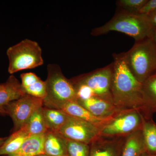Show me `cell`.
<instances>
[{
	"label": "cell",
	"mask_w": 156,
	"mask_h": 156,
	"mask_svg": "<svg viewBox=\"0 0 156 156\" xmlns=\"http://www.w3.org/2000/svg\"><path fill=\"white\" fill-rule=\"evenodd\" d=\"M112 95L113 103L121 110L136 109L145 118H152L146 110L142 84L132 74L126 63L124 53L113 54Z\"/></svg>",
	"instance_id": "cell-1"
},
{
	"label": "cell",
	"mask_w": 156,
	"mask_h": 156,
	"mask_svg": "<svg viewBox=\"0 0 156 156\" xmlns=\"http://www.w3.org/2000/svg\"><path fill=\"white\" fill-rule=\"evenodd\" d=\"M156 30L147 16L131 14L121 10L104 25L92 30L91 34L93 36H98L110 32H119L138 41L152 38Z\"/></svg>",
	"instance_id": "cell-2"
},
{
	"label": "cell",
	"mask_w": 156,
	"mask_h": 156,
	"mask_svg": "<svg viewBox=\"0 0 156 156\" xmlns=\"http://www.w3.org/2000/svg\"><path fill=\"white\" fill-rule=\"evenodd\" d=\"M124 53L128 67L141 83L156 72V45L152 38L135 41L131 49Z\"/></svg>",
	"instance_id": "cell-3"
},
{
	"label": "cell",
	"mask_w": 156,
	"mask_h": 156,
	"mask_svg": "<svg viewBox=\"0 0 156 156\" xmlns=\"http://www.w3.org/2000/svg\"><path fill=\"white\" fill-rule=\"evenodd\" d=\"M48 73L45 81L46 95L43 99L44 106L59 109L65 104L77 100L73 85L65 76L59 66L48 65Z\"/></svg>",
	"instance_id": "cell-4"
},
{
	"label": "cell",
	"mask_w": 156,
	"mask_h": 156,
	"mask_svg": "<svg viewBox=\"0 0 156 156\" xmlns=\"http://www.w3.org/2000/svg\"><path fill=\"white\" fill-rule=\"evenodd\" d=\"M9 59L8 71L13 74L23 70L32 69L42 65V50L37 42L25 39L7 51Z\"/></svg>",
	"instance_id": "cell-5"
},
{
	"label": "cell",
	"mask_w": 156,
	"mask_h": 156,
	"mask_svg": "<svg viewBox=\"0 0 156 156\" xmlns=\"http://www.w3.org/2000/svg\"><path fill=\"white\" fill-rule=\"evenodd\" d=\"M143 119V115L138 110H123L101 128L100 135L128 136L142 129Z\"/></svg>",
	"instance_id": "cell-6"
},
{
	"label": "cell",
	"mask_w": 156,
	"mask_h": 156,
	"mask_svg": "<svg viewBox=\"0 0 156 156\" xmlns=\"http://www.w3.org/2000/svg\"><path fill=\"white\" fill-rule=\"evenodd\" d=\"M113 64L71 79L73 84H81L89 87L97 96L113 103L112 84Z\"/></svg>",
	"instance_id": "cell-7"
},
{
	"label": "cell",
	"mask_w": 156,
	"mask_h": 156,
	"mask_svg": "<svg viewBox=\"0 0 156 156\" xmlns=\"http://www.w3.org/2000/svg\"><path fill=\"white\" fill-rule=\"evenodd\" d=\"M43 106V99L27 94L9 103L5 112L13 121L14 132L22 128L33 114Z\"/></svg>",
	"instance_id": "cell-8"
},
{
	"label": "cell",
	"mask_w": 156,
	"mask_h": 156,
	"mask_svg": "<svg viewBox=\"0 0 156 156\" xmlns=\"http://www.w3.org/2000/svg\"><path fill=\"white\" fill-rule=\"evenodd\" d=\"M58 132L66 139L89 145L100 135V129L92 123L69 115Z\"/></svg>",
	"instance_id": "cell-9"
},
{
	"label": "cell",
	"mask_w": 156,
	"mask_h": 156,
	"mask_svg": "<svg viewBox=\"0 0 156 156\" xmlns=\"http://www.w3.org/2000/svg\"><path fill=\"white\" fill-rule=\"evenodd\" d=\"M126 136L99 135L89 145V156H121Z\"/></svg>",
	"instance_id": "cell-10"
},
{
	"label": "cell",
	"mask_w": 156,
	"mask_h": 156,
	"mask_svg": "<svg viewBox=\"0 0 156 156\" xmlns=\"http://www.w3.org/2000/svg\"><path fill=\"white\" fill-rule=\"evenodd\" d=\"M76 101L92 115L98 118H111L123 110L118 108L112 102L97 96H93L86 100Z\"/></svg>",
	"instance_id": "cell-11"
},
{
	"label": "cell",
	"mask_w": 156,
	"mask_h": 156,
	"mask_svg": "<svg viewBox=\"0 0 156 156\" xmlns=\"http://www.w3.org/2000/svg\"><path fill=\"white\" fill-rule=\"evenodd\" d=\"M25 95L21 83L14 75L10 76L0 87V115H5L6 107Z\"/></svg>",
	"instance_id": "cell-12"
},
{
	"label": "cell",
	"mask_w": 156,
	"mask_h": 156,
	"mask_svg": "<svg viewBox=\"0 0 156 156\" xmlns=\"http://www.w3.org/2000/svg\"><path fill=\"white\" fill-rule=\"evenodd\" d=\"M59 109L71 116L92 123L100 129L114 117L104 119L96 117L81 105L76 100L69 101L62 106Z\"/></svg>",
	"instance_id": "cell-13"
},
{
	"label": "cell",
	"mask_w": 156,
	"mask_h": 156,
	"mask_svg": "<svg viewBox=\"0 0 156 156\" xmlns=\"http://www.w3.org/2000/svg\"><path fill=\"white\" fill-rule=\"evenodd\" d=\"M21 86L27 95L44 99L46 95V83L33 73H23L20 76Z\"/></svg>",
	"instance_id": "cell-14"
},
{
	"label": "cell",
	"mask_w": 156,
	"mask_h": 156,
	"mask_svg": "<svg viewBox=\"0 0 156 156\" xmlns=\"http://www.w3.org/2000/svg\"><path fill=\"white\" fill-rule=\"evenodd\" d=\"M44 154L48 156H68L65 140L58 132L48 131L46 132Z\"/></svg>",
	"instance_id": "cell-15"
},
{
	"label": "cell",
	"mask_w": 156,
	"mask_h": 156,
	"mask_svg": "<svg viewBox=\"0 0 156 156\" xmlns=\"http://www.w3.org/2000/svg\"><path fill=\"white\" fill-rule=\"evenodd\" d=\"M46 133L29 136L19 150L10 156H37L44 154Z\"/></svg>",
	"instance_id": "cell-16"
},
{
	"label": "cell",
	"mask_w": 156,
	"mask_h": 156,
	"mask_svg": "<svg viewBox=\"0 0 156 156\" xmlns=\"http://www.w3.org/2000/svg\"><path fill=\"white\" fill-rule=\"evenodd\" d=\"M145 153L141 129L126 136L121 156H141Z\"/></svg>",
	"instance_id": "cell-17"
},
{
	"label": "cell",
	"mask_w": 156,
	"mask_h": 156,
	"mask_svg": "<svg viewBox=\"0 0 156 156\" xmlns=\"http://www.w3.org/2000/svg\"><path fill=\"white\" fill-rule=\"evenodd\" d=\"M141 131L146 153L151 155H156V123L152 118L144 116Z\"/></svg>",
	"instance_id": "cell-18"
},
{
	"label": "cell",
	"mask_w": 156,
	"mask_h": 156,
	"mask_svg": "<svg viewBox=\"0 0 156 156\" xmlns=\"http://www.w3.org/2000/svg\"><path fill=\"white\" fill-rule=\"evenodd\" d=\"M142 95L146 110L149 115L156 112V75H153L142 84Z\"/></svg>",
	"instance_id": "cell-19"
},
{
	"label": "cell",
	"mask_w": 156,
	"mask_h": 156,
	"mask_svg": "<svg viewBox=\"0 0 156 156\" xmlns=\"http://www.w3.org/2000/svg\"><path fill=\"white\" fill-rule=\"evenodd\" d=\"M29 136L23 128L13 132L9 137H7L0 147V156H10L16 152Z\"/></svg>",
	"instance_id": "cell-20"
},
{
	"label": "cell",
	"mask_w": 156,
	"mask_h": 156,
	"mask_svg": "<svg viewBox=\"0 0 156 156\" xmlns=\"http://www.w3.org/2000/svg\"><path fill=\"white\" fill-rule=\"evenodd\" d=\"M43 112L48 131L58 132L64 125L69 115L63 111L43 107Z\"/></svg>",
	"instance_id": "cell-21"
},
{
	"label": "cell",
	"mask_w": 156,
	"mask_h": 156,
	"mask_svg": "<svg viewBox=\"0 0 156 156\" xmlns=\"http://www.w3.org/2000/svg\"><path fill=\"white\" fill-rule=\"evenodd\" d=\"M43 107L37 110L22 127L29 136L45 134L48 131L43 114Z\"/></svg>",
	"instance_id": "cell-22"
},
{
	"label": "cell",
	"mask_w": 156,
	"mask_h": 156,
	"mask_svg": "<svg viewBox=\"0 0 156 156\" xmlns=\"http://www.w3.org/2000/svg\"><path fill=\"white\" fill-rule=\"evenodd\" d=\"M65 140L68 156H89V145L65 138Z\"/></svg>",
	"instance_id": "cell-23"
},
{
	"label": "cell",
	"mask_w": 156,
	"mask_h": 156,
	"mask_svg": "<svg viewBox=\"0 0 156 156\" xmlns=\"http://www.w3.org/2000/svg\"><path fill=\"white\" fill-rule=\"evenodd\" d=\"M147 0H119L116 4L121 10L131 14H137Z\"/></svg>",
	"instance_id": "cell-24"
},
{
	"label": "cell",
	"mask_w": 156,
	"mask_h": 156,
	"mask_svg": "<svg viewBox=\"0 0 156 156\" xmlns=\"http://www.w3.org/2000/svg\"><path fill=\"white\" fill-rule=\"evenodd\" d=\"M73 85L76 90V100H86L95 96L92 89L88 86L81 84H73Z\"/></svg>",
	"instance_id": "cell-25"
},
{
	"label": "cell",
	"mask_w": 156,
	"mask_h": 156,
	"mask_svg": "<svg viewBox=\"0 0 156 156\" xmlns=\"http://www.w3.org/2000/svg\"><path fill=\"white\" fill-rule=\"evenodd\" d=\"M156 10V0H147L139 10L138 14L147 16Z\"/></svg>",
	"instance_id": "cell-26"
},
{
	"label": "cell",
	"mask_w": 156,
	"mask_h": 156,
	"mask_svg": "<svg viewBox=\"0 0 156 156\" xmlns=\"http://www.w3.org/2000/svg\"><path fill=\"white\" fill-rule=\"evenodd\" d=\"M147 16L152 25L156 28V10Z\"/></svg>",
	"instance_id": "cell-27"
},
{
	"label": "cell",
	"mask_w": 156,
	"mask_h": 156,
	"mask_svg": "<svg viewBox=\"0 0 156 156\" xmlns=\"http://www.w3.org/2000/svg\"><path fill=\"white\" fill-rule=\"evenodd\" d=\"M7 137H0V147L2 146L5 141Z\"/></svg>",
	"instance_id": "cell-28"
},
{
	"label": "cell",
	"mask_w": 156,
	"mask_h": 156,
	"mask_svg": "<svg viewBox=\"0 0 156 156\" xmlns=\"http://www.w3.org/2000/svg\"><path fill=\"white\" fill-rule=\"evenodd\" d=\"M152 39L156 45V30L155 31L154 33L153 36L152 37Z\"/></svg>",
	"instance_id": "cell-29"
},
{
	"label": "cell",
	"mask_w": 156,
	"mask_h": 156,
	"mask_svg": "<svg viewBox=\"0 0 156 156\" xmlns=\"http://www.w3.org/2000/svg\"><path fill=\"white\" fill-rule=\"evenodd\" d=\"M141 156H156V155H151L148 154L146 153H145Z\"/></svg>",
	"instance_id": "cell-30"
},
{
	"label": "cell",
	"mask_w": 156,
	"mask_h": 156,
	"mask_svg": "<svg viewBox=\"0 0 156 156\" xmlns=\"http://www.w3.org/2000/svg\"><path fill=\"white\" fill-rule=\"evenodd\" d=\"M37 156H48L46 155H45V154H42V155H38Z\"/></svg>",
	"instance_id": "cell-31"
},
{
	"label": "cell",
	"mask_w": 156,
	"mask_h": 156,
	"mask_svg": "<svg viewBox=\"0 0 156 156\" xmlns=\"http://www.w3.org/2000/svg\"><path fill=\"white\" fill-rule=\"evenodd\" d=\"M1 86H2V84H0V87H1Z\"/></svg>",
	"instance_id": "cell-32"
},
{
	"label": "cell",
	"mask_w": 156,
	"mask_h": 156,
	"mask_svg": "<svg viewBox=\"0 0 156 156\" xmlns=\"http://www.w3.org/2000/svg\"><path fill=\"white\" fill-rule=\"evenodd\" d=\"M154 75H156V72L154 74Z\"/></svg>",
	"instance_id": "cell-33"
}]
</instances>
